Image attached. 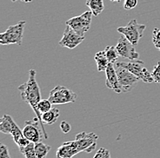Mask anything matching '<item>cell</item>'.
<instances>
[{"instance_id":"ffe728a7","label":"cell","mask_w":160,"mask_h":158,"mask_svg":"<svg viewBox=\"0 0 160 158\" xmlns=\"http://www.w3.org/2000/svg\"><path fill=\"white\" fill-rule=\"evenodd\" d=\"M20 153L25 156V158H37L36 151H35V143L30 142L29 144L25 146L19 148Z\"/></svg>"},{"instance_id":"ba28073f","label":"cell","mask_w":160,"mask_h":158,"mask_svg":"<svg viewBox=\"0 0 160 158\" xmlns=\"http://www.w3.org/2000/svg\"><path fill=\"white\" fill-rule=\"evenodd\" d=\"M115 67H116L122 93H128V92L132 91L135 88V86H137V84L138 83L140 79L134 74H132L130 71L122 67L117 66V65H115Z\"/></svg>"},{"instance_id":"d6986e66","label":"cell","mask_w":160,"mask_h":158,"mask_svg":"<svg viewBox=\"0 0 160 158\" xmlns=\"http://www.w3.org/2000/svg\"><path fill=\"white\" fill-rule=\"evenodd\" d=\"M105 54L108 57V59L109 61V63H113V64H116L118 60L119 57V54L117 50L116 47H113V46H108L106 47L105 48Z\"/></svg>"},{"instance_id":"8fae6325","label":"cell","mask_w":160,"mask_h":158,"mask_svg":"<svg viewBox=\"0 0 160 158\" xmlns=\"http://www.w3.org/2000/svg\"><path fill=\"white\" fill-rule=\"evenodd\" d=\"M85 37L78 34L74 29H72L69 26L66 25V28L64 31L63 37L59 41V46L62 47H67L69 49H74L84 41Z\"/></svg>"},{"instance_id":"7c38bea8","label":"cell","mask_w":160,"mask_h":158,"mask_svg":"<svg viewBox=\"0 0 160 158\" xmlns=\"http://www.w3.org/2000/svg\"><path fill=\"white\" fill-rule=\"evenodd\" d=\"M116 47L121 57L128 60L138 59L139 57V54L138 52H137L135 46L132 43H130L123 35L118 38Z\"/></svg>"},{"instance_id":"ac0fdd59","label":"cell","mask_w":160,"mask_h":158,"mask_svg":"<svg viewBox=\"0 0 160 158\" xmlns=\"http://www.w3.org/2000/svg\"><path fill=\"white\" fill-rule=\"evenodd\" d=\"M51 150V146L44 144L43 142H38L35 144V151L37 158H47L48 154Z\"/></svg>"},{"instance_id":"277c9868","label":"cell","mask_w":160,"mask_h":158,"mask_svg":"<svg viewBox=\"0 0 160 158\" xmlns=\"http://www.w3.org/2000/svg\"><path fill=\"white\" fill-rule=\"evenodd\" d=\"M146 27V25L138 24L137 20L133 19L129 21L127 26L118 27V32L123 35L134 46H137L143 37Z\"/></svg>"},{"instance_id":"5b68a950","label":"cell","mask_w":160,"mask_h":158,"mask_svg":"<svg viewBox=\"0 0 160 158\" xmlns=\"http://www.w3.org/2000/svg\"><path fill=\"white\" fill-rule=\"evenodd\" d=\"M48 99L53 105H65L76 102L77 94L66 86H57L50 91Z\"/></svg>"},{"instance_id":"4dcf8cb0","label":"cell","mask_w":160,"mask_h":158,"mask_svg":"<svg viewBox=\"0 0 160 158\" xmlns=\"http://www.w3.org/2000/svg\"><path fill=\"white\" fill-rule=\"evenodd\" d=\"M11 1H12V2H17L18 0H11Z\"/></svg>"},{"instance_id":"30bf717a","label":"cell","mask_w":160,"mask_h":158,"mask_svg":"<svg viewBox=\"0 0 160 158\" xmlns=\"http://www.w3.org/2000/svg\"><path fill=\"white\" fill-rule=\"evenodd\" d=\"M0 131L4 134L11 135L16 144L22 136H24L23 131L8 115H4L0 119Z\"/></svg>"},{"instance_id":"6da1fadb","label":"cell","mask_w":160,"mask_h":158,"mask_svg":"<svg viewBox=\"0 0 160 158\" xmlns=\"http://www.w3.org/2000/svg\"><path fill=\"white\" fill-rule=\"evenodd\" d=\"M37 76V72L34 69H30L28 72V79L26 83L22 84L21 86H18V90L20 92V96L21 99L26 102L27 104H28L31 108L33 109L34 113L36 114V116L39 119L40 124L42 129L44 131V135H45V139L48 138V136L45 130L44 124L42 123L41 120V114L39 113L38 109V105L41 101V90H40L39 86L37 82L36 79Z\"/></svg>"},{"instance_id":"cb8c5ba5","label":"cell","mask_w":160,"mask_h":158,"mask_svg":"<svg viewBox=\"0 0 160 158\" xmlns=\"http://www.w3.org/2000/svg\"><path fill=\"white\" fill-rule=\"evenodd\" d=\"M93 158H111L110 156V152L108 149L101 147V148L96 153Z\"/></svg>"},{"instance_id":"7a4b0ae2","label":"cell","mask_w":160,"mask_h":158,"mask_svg":"<svg viewBox=\"0 0 160 158\" xmlns=\"http://www.w3.org/2000/svg\"><path fill=\"white\" fill-rule=\"evenodd\" d=\"M25 26H26V21H19L16 25L9 26L5 32L0 34V44L4 46L7 45L21 46L23 43Z\"/></svg>"},{"instance_id":"83f0119b","label":"cell","mask_w":160,"mask_h":158,"mask_svg":"<svg viewBox=\"0 0 160 158\" xmlns=\"http://www.w3.org/2000/svg\"><path fill=\"white\" fill-rule=\"evenodd\" d=\"M29 143H30V141L28 140V139L27 138V137H25V136H22V137L18 141L17 146H18V148H21V147H25V146H27Z\"/></svg>"},{"instance_id":"5bb4252c","label":"cell","mask_w":160,"mask_h":158,"mask_svg":"<svg viewBox=\"0 0 160 158\" xmlns=\"http://www.w3.org/2000/svg\"><path fill=\"white\" fill-rule=\"evenodd\" d=\"M80 153L75 141L65 142L57 150V158H72Z\"/></svg>"},{"instance_id":"e0dca14e","label":"cell","mask_w":160,"mask_h":158,"mask_svg":"<svg viewBox=\"0 0 160 158\" xmlns=\"http://www.w3.org/2000/svg\"><path fill=\"white\" fill-rule=\"evenodd\" d=\"M86 6L89 8L95 17L99 16L105 9L104 1L103 0H87Z\"/></svg>"},{"instance_id":"8992f818","label":"cell","mask_w":160,"mask_h":158,"mask_svg":"<svg viewBox=\"0 0 160 158\" xmlns=\"http://www.w3.org/2000/svg\"><path fill=\"white\" fill-rule=\"evenodd\" d=\"M93 13L91 10L84 12L78 17H72L66 21V25L69 26L72 29H74L78 34L85 37V34L90 29L91 22L93 17Z\"/></svg>"},{"instance_id":"d4e9b609","label":"cell","mask_w":160,"mask_h":158,"mask_svg":"<svg viewBox=\"0 0 160 158\" xmlns=\"http://www.w3.org/2000/svg\"><path fill=\"white\" fill-rule=\"evenodd\" d=\"M138 0H125L124 8L127 10L133 9L138 6Z\"/></svg>"},{"instance_id":"4fadbf2b","label":"cell","mask_w":160,"mask_h":158,"mask_svg":"<svg viewBox=\"0 0 160 158\" xmlns=\"http://www.w3.org/2000/svg\"><path fill=\"white\" fill-rule=\"evenodd\" d=\"M105 72H106V86H107V87L113 90L117 94L122 93L115 64L109 63V65L108 66Z\"/></svg>"},{"instance_id":"9c48e42d","label":"cell","mask_w":160,"mask_h":158,"mask_svg":"<svg viewBox=\"0 0 160 158\" xmlns=\"http://www.w3.org/2000/svg\"><path fill=\"white\" fill-rule=\"evenodd\" d=\"M98 136L95 133H86L82 132L77 135L75 143L78 146L79 152H85V153H91L93 152L98 144Z\"/></svg>"},{"instance_id":"3957f363","label":"cell","mask_w":160,"mask_h":158,"mask_svg":"<svg viewBox=\"0 0 160 158\" xmlns=\"http://www.w3.org/2000/svg\"><path fill=\"white\" fill-rule=\"evenodd\" d=\"M115 65L128 69L132 74L137 76L140 80H142L145 83L151 84V83L154 82V78L152 77V73H150L149 71L148 70V68L145 67L144 62L142 60H129L128 62L118 61Z\"/></svg>"},{"instance_id":"9a60e30c","label":"cell","mask_w":160,"mask_h":158,"mask_svg":"<svg viewBox=\"0 0 160 158\" xmlns=\"http://www.w3.org/2000/svg\"><path fill=\"white\" fill-rule=\"evenodd\" d=\"M60 116L59 110L58 108H51L49 111L45 112L41 116V120L44 125H53L57 122Z\"/></svg>"},{"instance_id":"f1b7e54d","label":"cell","mask_w":160,"mask_h":158,"mask_svg":"<svg viewBox=\"0 0 160 158\" xmlns=\"http://www.w3.org/2000/svg\"><path fill=\"white\" fill-rule=\"evenodd\" d=\"M22 2H24V3H30V2H32L33 0H21Z\"/></svg>"},{"instance_id":"2e32d148","label":"cell","mask_w":160,"mask_h":158,"mask_svg":"<svg viewBox=\"0 0 160 158\" xmlns=\"http://www.w3.org/2000/svg\"><path fill=\"white\" fill-rule=\"evenodd\" d=\"M94 59L97 63V67H98V72H104L106 71L108 66L109 65V61L108 59L105 51H99L95 55Z\"/></svg>"},{"instance_id":"484cf974","label":"cell","mask_w":160,"mask_h":158,"mask_svg":"<svg viewBox=\"0 0 160 158\" xmlns=\"http://www.w3.org/2000/svg\"><path fill=\"white\" fill-rule=\"evenodd\" d=\"M0 158H11L9 152H8V148L4 144L0 145Z\"/></svg>"},{"instance_id":"f546056e","label":"cell","mask_w":160,"mask_h":158,"mask_svg":"<svg viewBox=\"0 0 160 158\" xmlns=\"http://www.w3.org/2000/svg\"><path fill=\"white\" fill-rule=\"evenodd\" d=\"M110 1H111V2H114V3H119L122 0H110Z\"/></svg>"},{"instance_id":"603a6c76","label":"cell","mask_w":160,"mask_h":158,"mask_svg":"<svg viewBox=\"0 0 160 158\" xmlns=\"http://www.w3.org/2000/svg\"><path fill=\"white\" fill-rule=\"evenodd\" d=\"M152 73V77L154 78V82L160 84V62H158L153 68Z\"/></svg>"},{"instance_id":"44dd1931","label":"cell","mask_w":160,"mask_h":158,"mask_svg":"<svg viewBox=\"0 0 160 158\" xmlns=\"http://www.w3.org/2000/svg\"><path fill=\"white\" fill-rule=\"evenodd\" d=\"M52 105L53 104L50 102L49 99H41V101L38 105V109L39 113L41 114V116H42L43 113L49 111L50 109L52 108Z\"/></svg>"},{"instance_id":"7402d4cb","label":"cell","mask_w":160,"mask_h":158,"mask_svg":"<svg viewBox=\"0 0 160 158\" xmlns=\"http://www.w3.org/2000/svg\"><path fill=\"white\" fill-rule=\"evenodd\" d=\"M152 42L157 49L160 51V29L156 27L153 30L152 34Z\"/></svg>"},{"instance_id":"52a82bcc","label":"cell","mask_w":160,"mask_h":158,"mask_svg":"<svg viewBox=\"0 0 160 158\" xmlns=\"http://www.w3.org/2000/svg\"><path fill=\"white\" fill-rule=\"evenodd\" d=\"M22 131L24 136L28 139L30 142H33L35 144L41 142L42 139L45 138L44 131L41 126L39 119L37 116L32 120L26 121Z\"/></svg>"},{"instance_id":"4316f807","label":"cell","mask_w":160,"mask_h":158,"mask_svg":"<svg viewBox=\"0 0 160 158\" xmlns=\"http://www.w3.org/2000/svg\"><path fill=\"white\" fill-rule=\"evenodd\" d=\"M60 129H61V131L64 134H68V133H69L70 131H71V126H70V124L68 122L62 121L60 123Z\"/></svg>"}]
</instances>
